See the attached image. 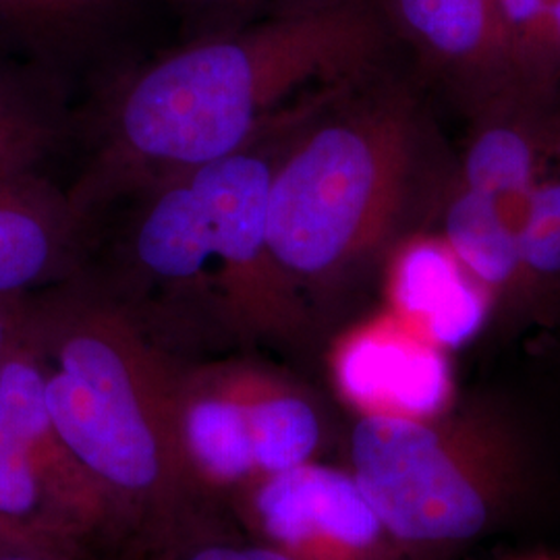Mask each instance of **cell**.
<instances>
[{"instance_id": "1", "label": "cell", "mask_w": 560, "mask_h": 560, "mask_svg": "<svg viewBox=\"0 0 560 560\" xmlns=\"http://www.w3.org/2000/svg\"><path fill=\"white\" fill-rule=\"evenodd\" d=\"M388 40L381 0H310L191 38L127 81L113 154L159 187L258 143L303 90L365 83Z\"/></svg>"}, {"instance_id": "2", "label": "cell", "mask_w": 560, "mask_h": 560, "mask_svg": "<svg viewBox=\"0 0 560 560\" xmlns=\"http://www.w3.org/2000/svg\"><path fill=\"white\" fill-rule=\"evenodd\" d=\"M451 168L428 117L402 88H382L307 125L277 159L268 245L291 287L358 277L439 208Z\"/></svg>"}, {"instance_id": "3", "label": "cell", "mask_w": 560, "mask_h": 560, "mask_svg": "<svg viewBox=\"0 0 560 560\" xmlns=\"http://www.w3.org/2000/svg\"><path fill=\"white\" fill-rule=\"evenodd\" d=\"M351 467L384 529L409 546L478 538L511 509L525 469L511 425L478 409L430 420L361 416Z\"/></svg>"}, {"instance_id": "4", "label": "cell", "mask_w": 560, "mask_h": 560, "mask_svg": "<svg viewBox=\"0 0 560 560\" xmlns=\"http://www.w3.org/2000/svg\"><path fill=\"white\" fill-rule=\"evenodd\" d=\"M20 339L50 345L59 363L46 374V405L62 448L125 490L154 483L159 442L125 342L96 324L60 318L55 307L21 310Z\"/></svg>"}, {"instance_id": "5", "label": "cell", "mask_w": 560, "mask_h": 560, "mask_svg": "<svg viewBox=\"0 0 560 560\" xmlns=\"http://www.w3.org/2000/svg\"><path fill=\"white\" fill-rule=\"evenodd\" d=\"M256 506L268 536L305 560H376L393 538L355 478L324 465L272 474Z\"/></svg>"}, {"instance_id": "6", "label": "cell", "mask_w": 560, "mask_h": 560, "mask_svg": "<svg viewBox=\"0 0 560 560\" xmlns=\"http://www.w3.org/2000/svg\"><path fill=\"white\" fill-rule=\"evenodd\" d=\"M390 32L446 81L469 115L520 94L502 52L492 0H381ZM521 96V94H520Z\"/></svg>"}, {"instance_id": "7", "label": "cell", "mask_w": 560, "mask_h": 560, "mask_svg": "<svg viewBox=\"0 0 560 560\" xmlns=\"http://www.w3.org/2000/svg\"><path fill=\"white\" fill-rule=\"evenodd\" d=\"M560 154V120L552 102L506 96L471 113V129L448 180L492 201L520 224L534 185Z\"/></svg>"}, {"instance_id": "8", "label": "cell", "mask_w": 560, "mask_h": 560, "mask_svg": "<svg viewBox=\"0 0 560 560\" xmlns=\"http://www.w3.org/2000/svg\"><path fill=\"white\" fill-rule=\"evenodd\" d=\"M337 376L363 416L430 420L451 407V381L434 342L393 324L358 332L340 349Z\"/></svg>"}, {"instance_id": "9", "label": "cell", "mask_w": 560, "mask_h": 560, "mask_svg": "<svg viewBox=\"0 0 560 560\" xmlns=\"http://www.w3.org/2000/svg\"><path fill=\"white\" fill-rule=\"evenodd\" d=\"M138 0H0V55L52 75L117 34Z\"/></svg>"}, {"instance_id": "10", "label": "cell", "mask_w": 560, "mask_h": 560, "mask_svg": "<svg viewBox=\"0 0 560 560\" xmlns=\"http://www.w3.org/2000/svg\"><path fill=\"white\" fill-rule=\"evenodd\" d=\"M69 233V210L36 173L0 171V300L57 272Z\"/></svg>"}, {"instance_id": "11", "label": "cell", "mask_w": 560, "mask_h": 560, "mask_svg": "<svg viewBox=\"0 0 560 560\" xmlns=\"http://www.w3.org/2000/svg\"><path fill=\"white\" fill-rule=\"evenodd\" d=\"M442 243L488 300L511 307L517 279V226L492 201L446 179Z\"/></svg>"}, {"instance_id": "12", "label": "cell", "mask_w": 560, "mask_h": 560, "mask_svg": "<svg viewBox=\"0 0 560 560\" xmlns=\"http://www.w3.org/2000/svg\"><path fill=\"white\" fill-rule=\"evenodd\" d=\"M560 307V154L523 203L517 224V279L511 310Z\"/></svg>"}, {"instance_id": "13", "label": "cell", "mask_w": 560, "mask_h": 560, "mask_svg": "<svg viewBox=\"0 0 560 560\" xmlns=\"http://www.w3.org/2000/svg\"><path fill=\"white\" fill-rule=\"evenodd\" d=\"M502 52L521 96L555 102L560 40L550 0H492Z\"/></svg>"}, {"instance_id": "14", "label": "cell", "mask_w": 560, "mask_h": 560, "mask_svg": "<svg viewBox=\"0 0 560 560\" xmlns=\"http://www.w3.org/2000/svg\"><path fill=\"white\" fill-rule=\"evenodd\" d=\"M48 75L0 55V171L34 173L55 136L42 94Z\"/></svg>"}, {"instance_id": "15", "label": "cell", "mask_w": 560, "mask_h": 560, "mask_svg": "<svg viewBox=\"0 0 560 560\" xmlns=\"http://www.w3.org/2000/svg\"><path fill=\"white\" fill-rule=\"evenodd\" d=\"M256 467L282 474L310 463L322 441V421L312 400L289 388H266L247 400Z\"/></svg>"}, {"instance_id": "16", "label": "cell", "mask_w": 560, "mask_h": 560, "mask_svg": "<svg viewBox=\"0 0 560 560\" xmlns=\"http://www.w3.org/2000/svg\"><path fill=\"white\" fill-rule=\"evenodd\" d=\"M185 439L201 467L224 481L243 480L256 467L247 400L208 395L185 416Z\"/></svg>"}, {"instance_id": "17", "label": "cell", "mask_w": 560, "mask_h": 560, "mask_svg": "<svg viewBox=\"0 0 560 560\" xmlns=\"http://www.w3.org/2000/svg\"><path fill=\"white\" fill-rule=\"evenodd\" d=\"M44 488L23 444L0 428V520L20 527L40 506Z\"/></svg>"}, {"instance_id": "18", "label": "cell", "mask_w": 560, "mask_h": 560, "mask_svg": "<svg viewBox=\"0 0 560 560\" xmlns=\"http://www.w3.org/2000/svg\"><path fill=\"white\" fill-rule=\"evenodd\" d=\"M183 20L196 27V36L217 34L264 20L310 0H166Z\"/></svg>"}, {"instance_id": "19", "label": "cell", "mask_w": 560, "mask_h": 560, "mask_svg": "<svg viewBox=\"0 0 560 560\" xmlns=\"http://www.w3.org/2000/svg\"><path fill=\"white\" fill-rule=\"evenodd\" d=\"M191 560H300L272 548H229L212 546L198 552Z\"/></svg>"}, {"instance_id": "20", "label": "cell", "mask_w": 560, "mask_h": 560, "mask_svg": "<svg viewBox=\"0 0 560 560\" xmlns=\"http://www.w3.org/2000/svg\"><path fill=\"white\" fill-rule=\"evenodd\" d=\"M21 307L18 298L0 300V360L20 342Z\"/></svg>"}, {"instance_id": "21", "label": "cell", "mask_w": 560, "mask_h": 560, "mask_svg": "<svg viewBox=\"0 0 560 560\" xmlns=\"http://www.w3.org/2000/svg\"><path fill=\"white\" fill-rule=\"evenodd\" d=\"M0 560H44L34 555H27L25 550H0Z\"/></svg>"}, {"instance_id": "22", "label": "cell", "mask_w": 560, "mask_h": 560, "mask_svg": "<svg viewBox=\"0 0 560 560\" xmlns=\"http://www.w3.org/2000/svg\"><path fill=\"white\" fill-rule=\"evenodd\" d=\"M552 4V13H555V21H557V32H559L560 40V0H550Z\"/></svg>"}]
</instances>
